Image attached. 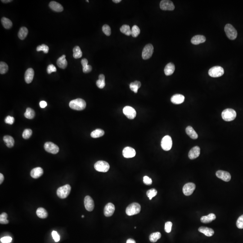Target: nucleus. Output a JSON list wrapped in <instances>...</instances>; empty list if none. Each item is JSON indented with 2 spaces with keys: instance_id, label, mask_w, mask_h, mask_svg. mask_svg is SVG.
I'll return each instance as SVG.
<instances>
[{
  "instance_id": "nucleus-1",
  "label": "nucleus",
  "mask_w": 243,
  "mask_h": 243,
  "mask_svg": "<svg viewBox=\"0 0 243 243\" xmlns=\"http://www.w3.org/2000/svg\"><path fill=\"white\" fill-rule=\"evenodd\" d=\"M70 108L76 110H82L86 108V103L84 99L78 98L71 100L69 104Z\"/></svg>"
},
{
  "instance_id": "nucleus-2",
  "label": "nucleus",
  "mask_w": 243,
  "mask_h": 243,
  "mask_svg": "<svg viewBox=\"0 0 243 243\" xmlns=\"http://www.w3.org/2000/svg\"><path fill=\"white\" fill-rule=\"evenodd\" d=\"M141 210V206L138 203H133L129 204L126 208V214L128 216H133L138 214Z\"/></svg>"
},
{
  "instance_id": "nucleus-3",
  "label": "nucleus",
  "mask_w": 243,
  "mask_h": 243,
  "mask_svg": "<svg viewBox=\"0 0 243 243\" xmlns=\"http://www.w3.org/2000/svg\"><path fill=\"white\" fill-rule=\"evenodd\" d=\"M221 116L223 120L227 122L234 120L236 117V113L234 109L227 108L222 111Z\"/></svg>"
},
{
  "instance_id": "nucleus-4",
  "label": "nucleus",
  "mask_w": 243,
  "mask_h": 243,
  "mask_svg": "<svg viewBox=\"0 0 243 243\" xmlns=\"http://www.w3.org/2000/svg\"><path fill=\"white\" fill-rule=\"evenodd\" d=\"M71 190V187L69 184L59 187L57 190V196L61 199H65L70 194Z\"/></svg>"
},
{
  "instance_id": "nucleus-5",
  "label": "nucleus",
  "mask_w": 243,
  "mask_h": 243,
  "mask_svg": "<svg viewBox=\"0 0 243 243\" xmlns=\"http://www.w3.org/2000/svg\"><path fill=\"white\" fill-rule=\"evenodd\" d=\"M224 30L229 39L232 40L236 39L237 37V32L232 25L227 24L225 26Z\"/></svg>"
},
{
  "instance_id": "nucleus-6",
  "label": "nucleus",
  "mask_w": 243,
  "mask_h": 243,
  "mask_svg": "<svg viewBox=\"0 0 243 243\" xmlns=\"http://www.w3.org/2000/svg\"><path fill=\"white\" fill-rule=\"evenodd\" d=\"M224 73V69L221 66H214L211 68L209 71V75L212 78L221 77Z\"/></svg>"
},
{
  "instance_id": "nucleus-7",
  "label": "nucleus",
  "mask_w": 243,
  "mask_h": 243,
  "mask_svg": "<svg viewBox=\"0 0 243 243\" xmlns=\"http://www.w3.org/2000/svg\"><path fill=\"white\" fill-rule=\"evenodd\" d=\"M95 169L96 171L102 173H106L109 170V164L107 162L104 161H98L94 165Z\"/></svg>"
},
{
  "instance_id": "nucleus-8",
  "label": "nucleus",
  "mask_w": 243,
  "mask_h": 243,
  "mask_svg": "<svg viewBox=\"0 0 243 243\" xmlns=\"http://www.w3.org/2000/svg\"><path fill=\"white\" fill-rule=\"evenodd\" d=\"M161 146L162 148L165 151L170 150L173 146V141L171 137L168 135L164 137L161 141Z\"/></svg>"
},
{
  "instance_id": "nucleus-9",
  "label": "nucleus",
  "mask_w": 243,
  "mask_h": 243,
  "mask_svg": "<svg viewBox=\"0 0 243 243\" xmlns=\"http://www.w3.org/2000/svg\"><path fill=\"white\" fill-rule=\"evenodd\" d=\"M154 52V47L151 44H148L144 47L142 53V57L144 60H148L152 56Z\"/></svg>"
},
{
  "instance_id": "nucleus-10",
  "label": "nucleus",
  "mask_w": 243,
  "mask_h": 243,
  "mask_svg": "<svg viewBox=\"0 0 243 243\" xmlns=\"http://www.w3.org/2000/svg\"><path fill=\"white\" fill-rule=\"evenodd\" d=\"M123 113L124 114L130 119H134L137 115L136 110L132 107L129 106H127L123 108Z\"/></svg>"
},
{
  "instance_id": "nucleus-11",
  "label": "nucleus",
  "mask_w": 243,
  "mask_h": 243,
  "mask_svg": "<svg viewBox=\"0 0 243 243\" xmlns=\"http://www.w3.org/2000/svg\"><path fill=\"white\" fill-rule=\"evenodd\" d=\"M44 149L47 152L52 154H56L59 152V148L57 145L51 142H47L44 145Z\"/></svg>"
},
{
  "instance_id": "nucleus-12",
  "label": "nucleus",
  "mask_w": 243,
  "mask_h": 243,
  "mask_svg": "<svg viewBox=\"0 0 243 243\" xmlns=\"http://www.w3.org/2000/svg\"><path fill=\"white\" fill-rule=\"evenodd\" d=\"M195 185L193 183L189 182L185 184L183 187V192L186 196L192 194L195 189Z\"/></svg>"
},
{
  "instance_id": "nucleus-13",
  "label": "nucleus",
  "mask_w": 243,
  "mask_h": 243,
  "mask_svg": "<svg viewBox=\"0 0 243 243\" xmlns=\"http://www.w3.org/2000/svg\"><path fill=\"white\" fill-rule=\"evenodd\" d=\"M160 8L164 10H173L175 9L173 3L169 0H163L160 3Z\"/></svg>"
},
{
  "instance_id": "nucleus-14",
  "label": "nucleus",
  "mask_w": 243,
  "mask_h": 243,
  "mask_svg": "<svg viewBox=\"0 0 243 243\" xmlns=\"http://www.w3.org/2000/svg\"><path fill=\"white\" fill-rule=\"evenodd\" d=\"M84 206L85 209L89 212H91L94 209V202L93 199L90 196H86L84 198Z\"/></svg>"
},
{
  "instance_id": "nucleus-15",
  "label": "nucleus",
  "mask_w": 243,
  "mask_h": 243,
  "mask_svg": "<svg viewBox=\"0 0 243 243\" xmlns=\"http://www.w3.org/2000/svg\"><path fill=\"white\" fill-rule=\"evenodd\" d=\"M216 176L218 178L225 182H229L231 179V175L228 172L222 170H219L216 173Z\"/></svg>"
},
{
  "instance_id": "nucleus-16",
  "label": "nucleus",
  "mask_w": 243,
  "mask_h": 243,
  "mask_svg": "<svg viewBox=\"0 0 243 243\" xmlns=\"http://www.w3.org/2000/svg\"><path fill=\"white\" fill-rule=\"evenodd\" d=\"M114 205L111 203H109L105 205L104 208V215L105 217H111L114 214Z\"/></svg>"
},
{
  "instance_id": "nucleus-17",
  "label": "nucleus",
  "mask_w": 243,
  "mask_h": 243,
  "mask_svg": "<svg viewBox=\"0 0 243 243\" xmlns=\"http://www.w3.org/2000/svg\"><path fill=\"white\" fill-rule=\"evenodd\" d=\"M123 155L126 158H132L134 157L136 155L135 150L131 147H126L123 151Z\"/></svg>"
},
{
  "instance_id": "nucleus-18",
  "label": "nucleus",
  "mask_w": 243,
  "mask_h": 243,
  "mask_svg": "<svg viewBox=\"0 0 243 243\" xmlns=\"http://www.w3.org/2000/svg\"><path fill=\"white\" fill-rule=\"evenodd\" d=\"M200 149L198 146L194 147L189 151L188 156L191 159H195L200 156Z\"/></svg>"
},
{
  "instance_id": "nucleus-19",
  "label": "nucleus",
  "mask_w": 243,
  "mask_h": 243,
  "mask_svg": "<svg viewBox=\"0 0 243 243\" xmlns=\"http://www.w3.org/2000/svg\"><path fill=\"white\" fill-rule=\"evenodd\" d=\"M34 76V71L32 68H29L25 72V79L28 84L31 83L33 81Z\"/></svg>"
},
{
  "instance_id": "nucleus-20",
  "label": "nucleus",
  "mask_w": 243,
  "mask_h": 243,
  "mask_svg": "<svg viewBox=\"0 0 243 243\" xmlns=\"http://www.w3.org/2000/svg\"><path fill=\"white\" fill-rule=\"evenodd\" d=\"M184 96L181 94H175L171 99V102L176 105L182 104L184 101Z\"/></svg>"
},
{
  "instance_id": "nucleus-21",
  "label": "nucleus",
  "mask_w": 243,
  "mask_h": 243,
  "mask_svg": "<svg viewBox=\"0 0 243 243\" xmlns=\"http://www.w3.org/2000/svg\"><path fill=\"white\" fill-rule=\"evenodd\" d=\"M43 174V168L40 167H36L32 169L30 173L31 176L33 178L37 179L42 176Z\"/></svg>"
},
{
  "instance_id": "nucleus-22",
  "label": "nucleus",
  "mask_w": 243,
  "mask_h": 243,
  "mask_svg": "<svg viewBox=\"0 0 243 243\" xmlns=\"http://www.w3.org/2000/svg\"><path fill=\"white\" fill-rule=\"evenodd\" d=\"M49 7L53 10L57 12H61L64 10L62 6L56 1H51L49 4Z\"/></svg>"
},
{
  "instance_id": "nucleus-23",
  "label": "nucleus",
  "mask_w": 243,
  "mask_h": 243,
  "mask_svg": "<svg viewBox=\"0 0 243 243\" xmlns=\"http://www.w3.org/2000/svg\"><path fill=\"white\" fill-rule=\"evenodd\" d=\"M206 41V37L203 35L195 36L192 38L191 42L194 45H199L204 43Z\"/></svg>"
},
{
  "instance_id": "nucleus-24",
  "label": "nucleus",
  "mask_w": 243,
  "mask_h": 243,
  "mask_svg": "<svg viewBox=\"0 0 243 243\" xmlns=\"http://www.w3.org/2000/svg\"><path fill=\"white\" fill-rule=\"evenodd\" d=\"M198 230L200 232L203 233L204 235L208 237L212 236L214 234V231L213 229L207 227H200Z\"/></svg>"
},
{
  "instance_id": "nucleus-25",
  "label": "nucleus",
  "mask_w": 243,
  "mask_h": 243,
  "mask_svg": "<svg viewBox=\"0 0 243 243\" xmlns=\"http://www.w3.org/2000/svg\"><path fill=\"white\" fill-rule=\"evenodd\" d=\"M65 55H63L60 58H58L57 61V65L59 68L61 69H64L67 67L68 63L67 60L65 58Z\"/></svg>"
},
{
  "instance_id": "nucleus-26",
  "label": "nucleus",
  "mask_w": 243,
  "mask_h": 243,
  "mask_svg": "<svg viewBox=\"0 0 243 243\" xmlns=\"http://www.w3.org/2000/svg\"><path fill=\"white\" fill-rule=\"evenodd\" d=\"M175 70V66L172 63H168L165 67L164 73L166 76H170L173 73Z\"/></svg>"
},
{
  "instance_id": "nucleus-27",
  "label": "nucleus",
  "mask_w": 243,
  "mask_h": 243,
  "mask_svg": "<svg viewBox=\"0 0 243 243\" xmlns=\"http://www.w3.org/2000/svg\"><path fill=\"white\" fill-rule=\"evenodd\" d=\"M216 216L214 213H210L207 216H203L201 218L200 220L202 223H209L212 221L216 219Z\"/></svg>"
},
{
  "instance_id": "nucleus-28",
  "label": "nucleus",
  "mask_w": 243,
  "mask_h": 243,
  "mask_svg": "<svg viewBox=\"0 0 243 243\" xmlns=\"http://www.w3.org/2000/svg\"><path fill=\"white\" fill-rule=\"evenodd\" d=\"M88 61L86 59H83L81 61V64L82 66V70L84 73H87L91 72L92 67L90 65H88Z\"/></svg>"
},
{
  "instance_id": "nucleus-29",
  "label": "nucleus",
  "mask_w": 243,
  "mask_h": 243,
  "mask_svg": "<svg viewBox=\"0 0 243 243\" xmlns=\"http://www.w3.org/2000/svg\"><path fill=\"white\" fill-rule=\"evenodd\" d=\"M186 134L192 139H197L198 138V134L194 130L192 127L191 126H188L185 129Z\"/></svg>"
},
{
  "instance_id": "nucleus-30",
  "label": "nucleus",
  "mask_w": 243,
  "mask_h": 243,
  "mask_svg": "<svg viewBox=\"0 0 243 243\" xmlns=\"http://www.w3.org/2000/svg\"><path fill=\"white\" fill-rule=\"evenodd\" d=\"M3 140L7 147L9 148L13 147L15 143V141L12 137L10 136H5L3 138Z\"/></svg>"
},
{
  "instance_id": "nucleus-31",
  "label": "nucleus",
  "mask_w": 243,
  "mask_h": 243,
  "mask_svg": "<svg viewBox=\"0 0 243 243\" xmlns=\"http://www.w3.org/2000/svg\"><path fill=\"white\" fill-rule=\"evenodd\" d=\"M96 84L97 86L100 89H103L105 87V76L104 74H100L99 76V79L97 81Z\"/></svg>"
},
{
  "instance_id": "nucleus-32",
  "label": "nucleus",
  "mask_w": 243,
  "mask_h": 243,
  "mask_svg": "<svg viewBox=\"0 0 243 243\" xmlns=\"http://www.w3.org/2000/svg\"><path fill=\"white\" fill-rule=\"evenodd\" d=\"M37 215L41 218H46L48 216V213L45 209L43 208H39L37 210Z\"/></svg>"
},
{
  "instance_id": "nucleus-33",
  "label": "nucleus",
  "mask_w": 243,
  "mask_h": 243,
  "mask_svg": "<svg viewBox=\"0 0 243 243\" xmlns=\"http://www.w3.org/2000/svg\"><path fill=\"white\" fill-rule=\"evenodd\" d=\"M1 23L4 28L6 29H10L12 27V22L9 19L6 17H3L1 19Z\"/></svg>"
},
{
  "instance_id": "nucleus-34",
  "label": "nucleus",
  "mask_w": 243,
  "mask_h": 243,
  "mask_svg": "<svg viewBox=\"0 0 243 243\" xmlns=\"http://www.w3.org/2000/svg\"><path fill=\"white\" fill-rule=\"evenodd\" d=\"M28 34V30L25 27H21L18 33V37L21 40H24Z\"/></svg>"
},
{
  "instance_id": "nucleus-35",
  "label": "nucleus",
  "mask_w": 243,
  "mask_h": 243,
  "mask_svg": "<svg viewBox=\"0 0 243 243\" xmlns=\"http://www.w3.org/2000/svg\"><path fill=\"white\" fill-rule=\"evenodd\" d=\"M104 134H105V132H104L103 130L100 129H97L93 131V132H91L90 136H91V138H96L102 137V136H104Z\"/></svg>"
},
{
  "instance_id": "nucleus-36",
  "label": "nucleus",
  "mask_w": 243,
  "mask_h": 243,
  "mask_svg": "<svg viewBox=\"0 0 243 243\" xmlns=\"http://www.w3.org/2000/svg\"><path fill=\"white\" fill-rule=\"evenodd\" d=\"M141 87V83L139 81H136L133 82H132L130 84V88L132 91H134L135 93H137L138 90Z\"/></svg>"
},
{
  "instance_id": "nucleus-37",
  "label": "nucleus",
  "mask_w": 243,
  "mask_h": 243,
  "mask_svg": "<svg viewBox=\"0 0 243 243\" xmlns=\"http://www.w3.org/2000/svg\"><path fill=\"white\" fill-rule=\"evenodd\" d=\"M120 31L121 33L124 34L127 36H130L132 35V29H131L129 26L128 25H123L120 28Z\"/></svg>"
},
{
  "instance_id": "nucleus-38",
  "label": "nucleus",
  "mask_w": 243,
  "mask_h": 243,
  "mask_svg": "<svg viewBox=\"0 0 243 243\" xmlns=\"http://www.w3.org/2000/svg\"><path fill=\"white\" fill-rule=\"evenodd\" d=\"M82 53L79 46H76L73 49V57L75 59L81 58Z\"/></svg>"
},
{
  "instance_id": "nucleus-39",
  "label": "nucleus",
  "mask_w": 243,
  "mask_h": 243,
  "mask_svg": "<svg viewBox=\"0 0 243 243\" xmlns=\"http://www.w3.org/2000/svg\"><path fill=\"white\" fill-rule=\"evenodd\" d=\"M161 237V234L160 232H156L152 233L150 236L149 239L150 241L153 243L157 242L158 239H160Z\"/></svg>"
},
{
  "instance_id": "nucleus-40",
  "label": "nucleus",
  "mask_w": 243,
  "mask_h": 243,
  "mask_svg": "<svg viewBox=\"0 0 243 243\" xmlns=\"http://www.w3.org/2000/svg\"><path fill=\"white\" fill-rule=\"evenodd\" d=\"M25 116L26 118L28 119H33L35 115V113L34 109L30 108H27L25 113Z\"/></svg>"
},
{
  "instance_id": "nucleus-41",
  "label": "nucleus",
  "mask_w": 243,
  "mask_h": 243,
  "mask_svg": "<svg viewBox=\"0 0 243 243\" xmlns=\"http://www.w3.org/2000/svg\"><path fill=\"white\" fill-rule=\"evenodd\" d=\"M8 70V66L6 63L1 62L0 63V73L5 74Z\"/></svg>"
},
{
  "instance_id": "nucleus-42",
  "label": "nucleus",
  "mask_w": 243,
  "mask_h": 243,
  "mask_svg": "<svg viewBox=\"0 0 243 243\" xmlns=\"http://www.w3.org/2000/svg\"><path fill=\"white\" fill-rule=\"evenodd\" d=\"M8 215L6 212H3L0 215V223L1 224H7L9 223V221L7 219Z\"/></svg>"
},
{
  "instance_id": "nucleus-43",
  "label": "nucleus",
  "mask_w": 243,
  "mask_h": 243,
  "mask_svg": "<svg viewBox=\"0 0 243 243\" xmlns=\"http://www.w3.org/2000/svg\"><path fill=\"white\" fill-rule=\"evenodd\" d=\"M140 34V29L137 25H134L132 28V35L133 37H136Z\"/></svg>"
},
{
  "instance_id": "nucleus-44",
  "label": "nucleus",
  "mask_w": 243,
  "mask_h": 243,
  "mask_svg": "<svg viewBox=\"0 0 243 243\" xmlns=\"http://www.w3.org/2000/svg\"><path fill=\"white\" fill-rule=\"evenodd\" d=\"M157 191L156 189H151L147 191V194L150 200H151L153 197H155L157 194Z\"/></svg>"
},
{
  "instance_id": "nucleus-45",
  "label": "nucleus",
  "mask_w": 243,
  "mask_h": 243,
  "mask_svg": "<svg viewBox=\"0 0 243 243\" xmlns=\"http://www.w3.org/2000/svg\"><path fill=\"white\" fill-rule=\"evenodd\" d=\"M49 47L45 44H42V45L38 46L37 47V52L43 51L44 53H47L49 52Z\"/></svg>"
},
{
  "instance_id": "nucleus-46",
  "label": "nucleus",
  "mask_w": 243,
  "mask_h": 243,
  "mask_svg": "<svg viewBox=\"0 0 243 243\" xmlns=\"http://www.w3.org/2000/svg\"><path fill=\"white\" fill-rule=\"evenodd\" d=\"M32 131L30 129H26L25 130L23 133V138L25 139H28L32 136Z\"/></svg>"
},
{
  "instance_id": "nucleus-47",
  "label": "nucleus",
  "mask_w": 243,
  "mask_h": 243,
  "mask_svg": "<svg viewBox=\"0 0 243 243\" xmlns=\"http://www.w3.org/2000/svg\"><path fill=\"white\" fill-rule=\"evenodd\" d=\"M102 31H103V33L107 36H109L111 35V28L108 25H104L102 27Z\"/></svg>"
},
{
  "instance_id": "nucleus-48",
  "label": "nucleus",
  "mask_w": 243,
  "mask_h": 243,
  "mask_svg": "<svg viewBox=\"0 0 243 243\" xmlns=\"http://www.w3.org/2000/svg\"><path fill=\"white\" fill-rule=\"evenodd\" d=\"M172 226H173V223L171 221H167L166 222L165 224V231L167 233H170L172 230Z\"/></svg>"
},
{
  "instance_id": "nucleus-49",
  "label": "nucleus",
  "mask_w": 243,
  "mask_h": 243,
  "mask_svg": "<svg viewBox=\"0 0 243 243\" xmlns=\"http://www.w3.org/2000/svg\"><path fill=\"white\" fill-rule=\"evenodd\" d=\"M236 226L238 228L243 229V215L240 216L236 221Z\"/></svg>"
},
{
  "instance_id": "nucleus-50",
  "label": "nucleus",
  "mask_w": 243,
  "mask_h": 243,
  "mask_svg": "<svg viewBox=\"0 0 243 243\" xmlns=\"http://www.w3.org/2000/svg\"><path fill=\"white\" fill-rule=\"evenodd\" d=\"M56 71L57 69L53 64H50L47 67V72L48 74H51L52 72H55Z\"/></svg>"
},
{
  "instance_id": "nucleus-51",
  "label": "nucleus",
  "mask_w": 243,
  "mask_h": 243,
  "mask_svg": "<svg viewBox=\"0 0 243 243\" xmlns=\"http://www.w3.org/2000/svg\"><path fill=\"white\" fill-rule=\"evenodd\" d=\"M5 123L7 124H10L12 125L13 124L15 121V119L13 117L10 116H8L6 119H5Z\"/></svg>"
},
{
  "instance_id": "nucleus-52",
  "label": "nucleus",
  "mask_w": 243,
  "mask_h": 243,
  "mask_svg": "<svg viewBox=\"0 0 243 243\" xmlns=\"http://www.w3.org/2000/svg\"><path fill=\"white\" fill-rule=\"evenodd\" d=\"M143 182H144V184L147 185H150L152 184V180L149 176H146L143 177Z\"/></svg>"
},
{
  "instance_id": "nucleus-53",
  "label": "nucleus",
  "mask_w": 243,
  "mask_h": 243,
  "mask_svg": "<svg viewBox=\"0 0 243 243\" xmlns=\"http://www.w3.org/2000/svg\"><path fill=\"white\" fill-rule=\"evenodd\" d=\"M12 240V238L10 236L4 237L1 239V241L2 243H10Z\"/></svg>"
},
{
  "instance_id": "nucleus-54",
  "label": "nucleus",
  "mask_w": 243,
  "mask_h": 243,
  "mask_svg": "<svg viewBox=\"0 0 243 243\" xmlns=\"http://www.w3.org/2000/svg\"><path fill=\"white\" fill-rule=\"evenodd\" d=\"M52 236L55 242H58L60 240V236L57 231H53L52 232Z\"/></svg>"
},
{
  "instance_id": "nucleus-55",
  "label": "nucleus",
  "mask_w": 243,
  "mask_h": 243,
  "mask_svg": "<svg viewBox=\"0 0 243 243\" xmlns=\"http://www.w3.org/2000/svg\"><path fill=\"white\" fill-rule=\"evenodd\" d=\"M39 105H40L41 108H45L47 106V103H46V101H42L40 102Z\"/></svg>"
},
{
  "instance_id": "nucleus-56",
  "label": "nucleus",
  "mask_w": 243,
  "mask_h": 243,
  "mask_svg": "<svg viewBox=\"0 0 243 243\" xmlns=\"http://www.w3.org/2000/svg\"><path fill=\"white\" fill-rule=\"evenodd\" d=\"M4 180V177L2 173H0V184H1Z\"/></svg>"
},
{
  "instance_id": "nucleus-57",
  "label": "nucleus",
  "mask_w": 243,
  "mask_h": 243,
  "mask_svg": "<svg viewBox=\"0 0 243 243\" xmlns=\"http://www.w3.org/2000/svg\"><path fill=\"white\" fill-rule=\"evenodd\" d=\"M126 243H136V241L132 239H129L127 240Z\"/></svg>"
},
{
  "instance_id": "nucleus-58",
  "label": "nucleus",
  "mask_w": 243,
  "mask_h": 243,
  "mask_svg": "<svg viewBox=\"0 0 243 243\" xmlns=\"http://www.w3.org/2000/svg\"><path fill=\"white\" fill-rule=\"evenodd\" d=\"M12 1L11 0H1V2H3V3H9Z\"/></svg>"
},
{
  "instance_id": "nucleus-59",
  "label": "nucleus",
  "mask_w": 243,
  "mask_h": 243,
  "mask_svg": "<svg viewBox=\"0 0 243 243\" xmlns=\"http://www.w3.org/2000/svg\"><path fill=\"white\" fill-rule=\"evenodd\" d=\"M122 1L121 0H113V1L115 3H118Z\"/></svg>"
},
{
  "instance_id": "nucleus-60",
  "label": "nucleus",
  "mask_w": 243,
  "mask_h": 243,
  "mask_svg": "<svg viewBox=\"0 0 243 243\" xmlns=\"http://www.w3.org/2000/svg\"><path fill=\"white\" fill-rule=\"evenodd\" d=\"M84 215H82V216H81V218H84Z\"/></svg>"
},
{
  "instance_id": "nucleus-61",
  "label": "nucleus",
  "mask_w": 243,
  "mask_h": 243,
  "mask_svg": "<svg viewBox=\"0 0 243 243\" xmlns=\"http://www.w3.org/2000/svg\"><path fill=\"white\" fill-rule=\"evenodd\" d=\"M86 1L87 2H89V1Z\"/></svg>"
},
{
  "instance_id": "nucleus-62",
  "label": "nucleus",
  "mask_w": 243,
  "mask_h": 243,
  "mask_svg": "<svg viewBox=\"0 0 243 243\" xmlns=\"http://www.w3.org/2000/svg\"><path fill=\"white\" fill-rule=\"evenodd\" d=\"M136 228H137V227H134V228L136 229Z\"/></svg>"
}]
</instances>
